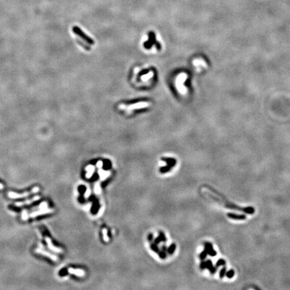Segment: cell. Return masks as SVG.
I'll return each instance as SVG.
<instances>
[{
	"label": "cell",
	"instance_id": "6da1fadb",
	"mask_svg": "<svg viewBox=\"0 0 290 290\" xmlns=\"http://www.w3.org/2000/svg\"><path fill=\"white\" fill-rule=\"evenodd\" d=\"M150 106V102L147 101H138L134 102V103H122L119 106V109L120 110L125 112L126 113H132L137 110L144 109Z\"/></svg>",
	"mask_w": 290,
	"mask_h": 290
},
{
	"label": "cell",
	"instance_id": "7a4b0ae2",
	"mask_svg": "<svg viewBox=\"0 0 290 290\" xmlns=\"http://www.w3.org/2000/svg\"><path fill=\"white\" fill-rule=\"evenodd\" d=\"M154 77V72L153 71H149V70L143 69L142 71L138 73V75H137V79H140V81H139V82H140V83H148L149 82V80H151L153 79V77Z\"/></svg>",
	"mask_w": 290,
	"mask_h": 290
},
{
	"label": "cell",
	"instance_id": "3957f363",
	"mask_svg": "<svg viewBox=\"0 0 290 290\" xmlns=\"http://www.w3.org/2000/svg\"><path fill=\"white\" fill-rule=\"evenodd\" d=\"M187 78V75L186 73L180 74V75H178V77H177V78H176L175 84H176V87L178 89L180 93H185L186 92V87H185L186 85H184V83Z\"/></svg>",
	"mask_w": 290,
	"mask_h": 290
},
{
	"label": "cell",
	"instance_id": "277c9868",
	"mask_svg": "<svg viewBox=\"0 0 290 290\" xmlns=\"http://www.w3.org/2000/svg\"><path fill=\"white\" fill-rule=\"evenodd\" d=\"M73 32L75 33V34H76L77 36H79L80 38H81L83 40H85L87 44H91V45H93V44H94V41L93 40V39H91V38L89 37L87 34H85V33L83 32L82 30L80 29L79 27L74 26L73 28Z\"/></svg>",
	"mask_w": 290,
	"mask_h": 290
},
{
	"label": "cell",
	"instance_id": "5b68a950",
	"mask_svg": "<svg viewBox=\"0 0 290 290\" xmlns=\"http://www.w3.org/2000/svg\"><path fill=\"white\" fill-rule=\"evenodd\" d=\"M155 34L153 32H149V40L144 42V46L146 49H149L150 48L153 47V46H156L157 49H160V45L158 42H156V40L155 39Z\"/></svg>",
	"mask_w": 290,
	"mask_h": 290
},
{
	"label": "cell",
	"instance_id": "8992f818",
	"mask_svg": "<svg viewBox=\"0 0 290 290\" xmlns=\"http://www.w3.org/2000/svg\"><path fill=\"white\" fill-rule=\"evenodd\" d=\"M39 191V187H34L31 191H30V192H25V193H22V194H18V193H13V192H9V193H8V196H9V197H11V198H13V199H15V198H20V197H26V196H30L32 193H36V192H38Z\"/></svg>",
	"mask_w": 290,
	"mask_h": 290
},
{
	"label": "cell",
	"instance_id": "52a82bcc",
	"mask_svg": "<svg viewBox=\"0 0 290 290\" xmlns=\"http://www.w3.org/2000/svg\"><path fill=\"white\" fill-rule=\"evenodd\" d=\"M205 250H206L208 255H210L211 256H215L217 255V253L214 249H213V246L210 243H206L204 244Z\"/></svg>",
	"mask_w": 290,
	"mask_h": 290
},
{
	"label": "cell",
	"instance_id": "ba28073f",
	"mask_svg": "<svg viewBox=\"0 0 290 290\" xmlns=\"http://www.w3.org/2000/svg\"><path fill=\"white\" fill-rule=\"evenodd\" d=\"M35 251L37 253L40 254V255H44V256H48V257L50 258V259H52L53 261H57V257H56L55 255H53V254L50 253H49V252H47V251H46V250H43V249H36Z\"/></svg>",
	"mask_w": 290,
	"mask_h": 290
},
{
	"label": "cell",
	"instance_id": "9c48e42d",
	"mask_svg": "<svg viewBox=\"0 0 290 290\" xmlns=\"http://www.w3.org/2000/svg\"><path fill=\"white\" fill-rule=\"evenodd\" d=\"M53 211V210L52 209H48V208H45V209H40V211H37V212L31 213L29 216H28L34 218V217L38 216L43 215V214H45V213H50V212H52Z\"/></svg>",
	"mask_w": 290,
	"mask_h": 290
},
{
	"label": "cell",
	"instance_id": "30bf717a",
	"mask_svg": "<svg viewBox=\"0 0 290 290\" xmlns=\"http://www.w3.org/2000/svg\"><path fill=\"white\" fill-rule=\"evenodd\" d=\"M39 199H40V197H39V196H35V197H32V198H31V199H28V200L24 201V202H17V203H16V204L15 205H16V206H18V207L23 206H26V205H30V203H33V202H36V201L37 200H39Z\"/></svg>",
	"mask_w": 290,
	"mask_h": 290
},
{
	"label": "cell",
	"instance_id": "8fae6325",
	"mask_svg": "<svg viewBox=\"0 0 290 290\" xmlns=\"http://www.w3.org/2000/svg\"><path fill=\"white\" fill-rule=\"evenodd\" d=\"M227 216L229 218L237 220H244L246 219V216L245 214H236L234 213H228Z\"/></svg>",
	"mask_w": 290,
	"mask_h": 290
},
{
	"label": "cell",
	"instance_id": "7c38bea8",
	"mask_svg": "<svg viewBox=\"0 0 290 290\" xmlns=\"http://www.w3.org/2000/svg\"><path fill=\"white\" fill-rule=\"evenodd\" d=\"M99 208H100L99 202V201L97 200V198H96V199L93 202V205H92V207H91V212L92 213V214H93V215L97 214V213H98Z\"/></svg>",
	"mask_w": 290,
	"mask_h": 290
},
{
	"label": "cell",
	"instance_id": "4fadbf2b",
	"mask_svg": "<svg viewBox=\"0 0 290 290\" xmlns=\"http://www.w3.org/2000/svg\"><path fill=\"white\" fill-rule=\"evenodd\" d=\"M46 243H47L48 247H49V249H50V250H53V251L56 252V253H61V252H62V250H61L60 249H59V248H56V246H53V245L52 244L51 240L50 239V238L46 237Z\"/></svg>",
	"mask_w": 290,
	"mask_h": 290
},
{
	"label": "cell",
	"instance_id": "5bb4252c",
	"mask_svg": "<svg viewBox=\"0 0 290 290\" xmlns=\"http://www.w3.org/2000/svg\"><path fill=\"white\" fill-rule=\"evenodd\" d=\"M163 160L165 161V162L167 163V165L170 166L171 168L175 166L176 165V163H177V161L173 158H165V159H163Z\"/></svg>",
	"mask_w": 290,
	"mask_h": 290
},
{
	"label": "cell",
	"instance_id": "9a60e30c",
	"mask_svg": "<svg viewBox=\"0 0 290 290\" xmlns=\"http://www.w3.org/2000/svg\"><path fill=\"white\" fill-rule=\"evenodd\" d=\"M103 169L105 171H108L112 168V163L111 161L108 159H103V166H102Z\"/></svg>",
	"mask_w": 290,
	"mask_h": 290
},
{
	"label": "cell",
	"instance_id": "2e32d148",
	"mask_svg": "<svg viewBox=\"0 0 290 290\" xmlns=\"http://www.w3.org/2000/svg\"><path fill=\"white\" fill-rule=\"evenodd\" d=\"M175 249H176V245H175V243H172V244H171V245L167 248L168 254H169V255H173L174 252H175Z\"/></svg>",
	"mask_w": 290,
	"mask_h": 290
},
{
	"label": "cell",
	"instance_id": "e0dca14e",
	"mask_svg": "<svg viewBox=\"0 0 290 290\" xmlns=\"http://www.w3.org/2000/svg\"><path fill=\"white\" fill-rule=\"evenodd\" d=\"M68 271L69 273L75 274V275H77L79 276L83 275V271H81V270H75L73 269H69L68 270Z\"/></svg>",
	"mask_w": 290,
	"mask_h": 290
},
{
	"label": "cell",
	"instance_id": "ac0fdd59",
	"mask_svg": "<svg viewBox=\"0 0 290 290\" xmlns=\"http://www.w3.org/2000/svg\"><path fill=\"white\" fill-rule=\"evenodd\" d=\"M171 167L169 166V165H166V166L162 167L160 168L159 171H160L161 173H166L169 172V171L171 170Z\"/></svg>",
	"mask_w": 290,
	"mask_h": 290
},
{
	"label": "cell",
	"instance_id": "d6986e66",
	"mask_svg": "<svg viewBox=\"0 0 290 290\" xmlns=\"http://www.w3.org/2000/svg\"><path fill=\"white\" fill-rule=\"evenodd\" d=\"M150 249L153 250L155 253H159V252L160 251L159 248L158 247V245H156L155 243H151V244H150Z\"/></svg>",
	"mask_w": 290,
	"mask_h": 290
},
{
	"label": "cell",
	"instance_id": "ffe728a7",
	"mask_svg": "<svg viewBox=\"0 0 290 290\" xmlns=\"http://www.w3.org/2000/svg\"><path fill=\"white\" fill-rule=\"evenodd\" d=\"M234 274H235V272H234V270L230 269V270H229L228 271H226V277H228V279H231V278H232L233 277H234Z\"/></svg>",
	"mask_w": 290,
	"mask_h": 290
},
{
	"label": "cell",
	"instance_id": "44dd1931",
	"mask_svg": "<svg viewBox=\"0 0 290 290\" xmlns=\"http://www.w3.org/2000/svg\"><path fill=\"white\" fill-rule=\"evenodd\" d=\"M226 267H223L222 269L220 271V273H219V277H220L221 279H222L224 278V276L226 275Z\"/></svg>",
	"mask_w": 290,
	"mask_h": 290
},
{
	"label": "cell",
	"instance_id": "7402d4cb",
	"mask_svg": "<svg viewBox=\"0 0 290 290\" xmlns=\"http://www.w3.org/2000/svg\"><path fill=\"white\" fill-rule=\"evenodd\" d=\"M226 265V261L224 259H219L218 261H217L216 264V267L217 268H218V267L220 266H222V265Z\"/></svg>",
	"mask_w": 290,
	"mask_h": 290
},
{
	"label": "cell",
	"instance_id": "603a6c76",
	"mask_svg": "<svg viewBox=\"0 0 290 290\" xmlns=\"http://www.w3.org/2000/svg\"><path fill=\"white\" fill-rule=\"evenodd\" d=\"M78 190H79V193H81V195H83V194H84V193H85L86 190H87V188H86L85 186H79Z\"/></svg>",
	"mask_w": 290,
	"mask_h": 290
},
{
	"label": "cell",
	"instance_id": "cb8c5ba5",
	"mask_svg": "<svg viewBox=\"0 0 290 290\" xmlns=\"http://www.w3.org/2000/svg\"><path fill=\"white\" fill-rule=\"evenodd\" d=\"M207 255H208V253H207L206 250H203V251L201 253L200 255H199V259H200L202 261V260H204V259L206 258Z\"/></svg>",
	"mask_w": 290,
	"mask_h": 290
},
{
	"label": "cell",
	"instance_id": "d4e9b609",
	"mask_svg": "<svg viewBox=\"0 0 290 290\" xmlns=\"http://www.w3.org/2000/svg\"><path fill=\"white\" fill-rule=\"evenodd\" d=\"M158 255H159L160 259H165V258L167 257L166 252H164V251H163V250H161L159 252Z\"/></svg>",
	"mask_w": 290,
	"mask_h": 290
},
{
	"label": "cell",
	"instance_id": "484cf974",
	"mask_svg": "<svg viewBox=\"0 0 290 290\" xmlns=\"http://www.w3.org/2000/svg\"><path fill=\"white\" fill-rule=\"evenodd\" d=\"M159 236H160V238H161V240H162V242H166L167 241V239H166V236H165V234H164L163 232L162 231H159Z\"/></svg>",
	"mask_w": 290,
	"mask_h": 290
},
{
	"label": "cell",
	"instance_id": "4316f807",
	"mask_svg": "<svg viewBox=\"0 0 290 290\" xmlns=\"http://www.w3.org/2000/svg\"><path fill=\"white\" fill-rule=\"evenodd\" d=\"M99 175L98 173H94L93 174L92 176H91V181H97V180L99 179Z\"/></svg>",
	"mask_w": 290,
	"mask_h": 290
},
{
	"label": "cell",
	"instance_id": "83f0119b",
	"mask_svg": "<svg viewBox=\"0 0 290 290\" xmlns=\"http://www.w3.org/2000/svg\"><path fill=\"white\" fill-rule=\"evenodd\" d=\"M206 269H208V270L212 269V267H213V263H212V261L211 260H208L206 262Z\"/></svg>",
	"mask_w": 290,
	"mask_h": 290
},
{
	"label": "cell",
	"instance_id": "f1b7e54d",
	"mask_svg": "<svg viewBox=\"0 0 290 290\" xmlns=\"http://www.w3.org/2000/svg\"><path fill=\"white\" fill-rule=\"evenodd\" d=\"M110 180H111V179L110 178V179H108L105 180L104 181H103V182L102 183V184H101V186H102V188H105L106 186H108V184L109 183V182H110Z\"/></svg>",
	"mask_w": 290,
	"mask_h": 290
},
{
	"label": "cell",
	"instance_id": "f546056e",
	"mask_svg": "<svg viewBox=\"0 0 290 290\" xmlns=\"http://www.w3.org/2000/svg\"><path fill=\"white\" fill-rule=\"evenodd\" d=\"M199 267H200L201 270H204L205 269H206V262L204 261V260L202 261L200 265H199Z\"/></svg>",
	"mask_w": 290,
	"mask_h": 290
},
{
	"label": "cell",
	"instance_id": "4dcf8cb0",
	"mask_svg": "<svg viewBox=\"0 0 290 290\" xmlns=\"http://www.w3.org/2000/svg\"><path fill=\"white\" fill-rule=\"evenodd\" d=\"M47 203L46 202H42V203H40L39 208H40V209H45V208H47Z\"/></svg>",
	"mask_w": 290,
	"mask_h": 290
},
{
	"label": "cell",
	"instance_id": "1f68e13d",
	"mask_svg": "<svg viewBox=\"0 0 290 290\" xmlns=\"http://www.w3.org/2000/svg\"><path fill=\"white\" fill-rule=\"evenodd\" d=\"M161 242H162V240H161V238H160V236H158V237H156V239H155V240H154V243H155L156 245H159V243H161Z\"/></svg>",
	"mask_w": 290,
	"mask_h": 290
},
{
	"label": "cell",
	"instance_id": "d6a6232c",
	"mask_svg": "<svg viewBox=\"0 0 290 290\" xmlns=\"http://www.w3.org/2000/svg\"><path fill=\"white\" fill-rule=\"evenodd\" d=\"M22 219H23V220H25L28 219V214H27V213H26V211H24V212H23V213H22Z\"/></svg>",
	"mask_w": 290,
	"mask_h": 290
},
{
	"label": "cell",
	"instance_id": "836d02e7",
	"mask_svg": "<svg viewBox=\"0 0 290 290\" xmlns=\"http://www.w3.org/2000/svg\"><path fill=\"white\" fill-rule=\"evenodd\" d=\"M217 271V267H212V269H210L209 270V271L210 272L211 274H214Z\"/></svg>",
	"mask_w": 290,
	"mask_h": 290
},
{
	"label": "cell",
	"instance_id": "e575fe53",
	"mask_svg": "<svg viewBox=\"0 0 290 290\" xmlns=\"http://www.w3.org/2000/svg\"><path fill=\"white\" fill-rule=\"evenodd\" d=\"M153 234H152V233H150V234L148 235V240H149V242H151L152 240H153Z\"/></svg>",
	"mask_w": 290,
	"mask_h": 290
},
{
	"label": "cell",
	"instance_id": "d590c367",
	"mask_svg": "<svg viewBox=\"0 0 290 290\" xmlns=\"http://www.w3.org/2000/svg\"><path fill=\"white\" fill-rule=\"evenodd\" d=\"M79 201L81 203H84L85 202V199H84V197L83 196H81L79 197Z\"/></svg>",
	"mask_w": 290,
	"mask_h": 290
},
{
	"label": "cell",
	"instance_id": "8d00e7d4",
	"mask_svg": "<svg viewBox=\"0 0 290 290\" xmlns=\"http://www.w3.org/2000/svg\"><path fill=\"white\" fill-rule=\"evenodd\" d=\"M96 199V196H95L94 195H92V196H90V197H89V200L93 202V201H94Z\"/></svg>",
	"mask_w": 290,
	"mask_h": 290
},
{
	"label": "cell",
	"instance_id": "74e56055",
	"mask_svg": "<svg viewBox=\"0 0 290 290\" xmlns=\"http://www.w3.org/2000/svg\"><path fill=\"white\" fill-rule=\"evenodd\" d=\"M161 250H163V251L164 252H167V246H165V245H163L162 247H161Z\"/></svg>",
	"mask_w": 290,
	"mask_h": 290
},
{
	"label": "cell",
	"instance_id": "f35d334b",
	"mask_svg": "<svg viewBox=\"0 0 290 290\" xmlns=\"http://www.w3.org/2000/svg\"><path fill=\"white\" fill-rule=\"evenodd\" d=\"M3 185L0 183V189H3Z\"/></svg>",
	"mask_w": 290,
	"mask_h": 290
}]
</instances>
